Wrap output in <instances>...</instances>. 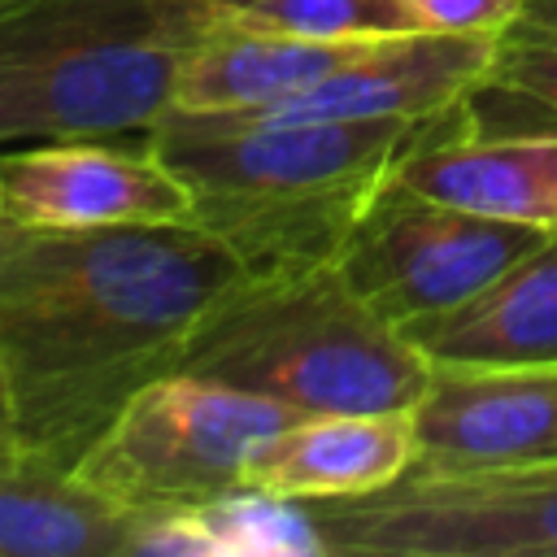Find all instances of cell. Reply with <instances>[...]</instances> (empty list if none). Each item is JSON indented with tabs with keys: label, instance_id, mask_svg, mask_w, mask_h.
<instances>
[{
	"label": "cell",
	"instance_id": "obj_15",
	"mask_svg": "<svg viewBox=\"0 0 557 557\" xmlns=\"http://www.w3.org/2000/svg\"><path fill=\"white\" fill-rule=\"evenodd\" d=\"M139 522L74 470L0 453V557H135Z\"/></svg>",
	"mask_w": 557,
	"mask_h": 557
},
{
	"label": "cell",
	"instance_id": "obj_6",
	"mask_svg": "<svg viewBox=\"0 0 557 557\" xmlns=\"http://www.w3.org/2000/svg\"><path fill=\"white\" fill-rule=\"evenodd\" d=\"M300 505L322 557H557V466L405 470L374 492Z\"/></svg>",
	"mask_w": 557,
	"mask_h": 557
},
{
	"label": "cell",
	"instance_id": "obj_20",
	"mask_svg": "<svg viewBox=\"0 0 557 557\" xmlns=\"http://www.w3.org/2000/svg\"><path fill=\"white\" fill-rule=\"evenodd\" d=\"M17 448V431H13V400H9V383H4V366H0V453Z\"/></svg>",
	"mask_w": 557,
	"mask_h": 557
},
{
	"label": "cell",
	"instance_id": "obj_16",
	"mask_svg": "<svg viewBox=\"0 0 557 557\" xmlns=\"http://www.w3.org/2000/svg\"><path fill=\"white\" fill-rule=\"evenodd\" d=\"M135 557H322L300 500L235 487L205 505L144 513Z\"/></svg>",
	"mask_w": 557,
	"mask_h": 557
},
{
	"label": "cell",
	"instance_id": "obj_7",
	"mask_svg": "<svg viewBox=\"0 0 557 557\" xmlns=\"http://www.w3.org/2000/svg\"><path fill=\"white\" fill-rule=\"evenodd\" d=\"M544 235L548 231L426 200L387 178L344 244L339 274L379 318L405 331L474 296Z\"/></svg>",
	"mask_w": 557,
	"mask_h": 557
},
{
	"label": "cell",
	"instance_id": "obj_2",
	"mask_svg": "<svg viewBox=\"0 0 557 557\" xmlns=\"http://www.w3.org/2000/svg\"><path fill=\"white\" fill-rule=\"evenodd\" d=\"M448 117V113H444ZM440 117L205 126L165 113L148 144L191 187V226L248 274L339 265L357 222Z\"/></svg>",
	"mask_w": 557,
	"mask_h": 557
},
{
	"label": "cell",
	"instance_id": "obj_19",
	"mask_svg": "<svg viewBox=\"0 0 557 557\" xmlns=\"http://www.w3.org/2000/svg\"><path fill=\"white\" fill-rule=\"evenodd\" d=\"M426 30H448V35H509L527 17V0H409Z\"/></svg>",
	"mask_w": 557,
	"mask_h": 557
},
{
	"label": "cell",
	"instance_id": "obj_18",
	"mask_svg": "<svg viewBox=\"0 0 557 557\" xmlns=\"http://www.w3.org/2000/svg\"><path fill=\"white\" fill-rule=\"evenodd\" d=\"M487 91H505L548 117H557V39L509 30L500 35Z\"/></svg>",
	"mask_w": 557,
	"mask_h": 557
},
{
	"label": "cell",
	"instance_id": "obj_12",
	"mask_svg": "<svg viewBox=\"0 0 557 557\" xmlns=\"http://www.w3.org/2000/svg\"><path fill=\"white\" fill-rule=\"evenodd\" d=\"M409 409L296 413L248 453L239 483L287 500H335L396 483L413 470Z\"/></svg>",
	"mask_w": 557,
	"mask_h": 557
},
{
	"label": "cell",
	"instance_id": "obj_3",
	"mask_svg": "<svg viewBox=\"0 0 557 557\" xmlns=\"http://www.w3.org/2000/svg\"><path fill=\"white\" fill-rule=\"evenodd\" d=\"M178 370L287 413L413 409L431 383L426 357L352 292L339 265L244 274L196 322Z\"/></svg>",
	"mask_w": 557,
	"mask_h": 557
},
{
	"label": "cell",
	"instance_id": "obj_5",
	"mask_svg": "<svg viewBox=\"0 0 557 557\" xmlns=\"http://www.w3.org/2000/svg\"><path fill=\"white\" fill-rule=\"evenodd\" d=\"M283 405L170 370L148 379L74 461V474L135 513L187 509L226 496L257 440L278 431Z\"/></svg>",
	"mask_w": 557,
	"mask_h": 557
},
{
	"label": "cell",
	"instance_id": "obj_9",
	"mask_svg": "<svg viewBox=\"0 0 557 557\" xmlns=\"http://www.w3.org/2000/svg\"><path fill=\"white\" fill-rule=\"evenodd\" d=\"M413 413V470L557 466V366H435Z\"/></svg>",
	"mask_w": 557,
	"mask_h": 557
},
{
	"label": "cell",
	"instance_id": "obj_17",
	"mask_svg": "<svg viewBox=\"0 0 557 557\" xmlns=\"http://www.w3.org/2000/svg\"><path fill=\"white\" fill-rule=\"evenodd\" d=\"M218 17L244 30H274L331 44H370L426 30L409 0H218Z\"/></svg>",
	"mask_w": 557,
	"mask_h": 557
},
{
	"label": "cell",
	"instance_id": "obj_21",
	"mask_svg": "<svg viewBox=\"0 0 557 557\" xmlns=\"http://www.w3.org/2000/svg\"><path fill=\"white\" fill-rule=\"evenodd\" d=\"M17 231H22V226H17L13 218H4V213H0V252H4V248L17 239Z\"/></svg>",
	"mask_w": 557,
	"mask_h": 557
},
{
	"label": "cell",
	"instance_id": "obj_10",
	"mask_svg": "<svg viewBox=\"0 0 557 557\" xmlns=\"http://www.w3.org/2000/svg\"><path fill=\"white\" fill-rule=\"evenodd\" d=\"M4 218L17 226H161L191 222V187L144 144L139 152L104 139H48L0 157Z\"/></svg>",
	"mask_w": 557,
	"mask_h": 557
},
{
	"label": "cell",
	"instance_id": "obj_13",
	"mask_svg": "<svg viewBox=\"0 0 557 557\" xmlns=\"http://www.w3.org/2000/svg\"><path fill=\"white\" fill-rule=\"evenodd\" d=\"M426 366H557V231L461 305L405 326Z\"/></svg>",
	"mask_w": 557,
	"mask_h": 557
},
{
	"label": "cell",
	"instance_id": "obj_1",
	"mask_svg": "<svg viewBox=\"0 0 557 557\" xmlns=\"http://www.w3.org/2000/svg\"><path fill=\"white\" fill-rule=\"evenodd\" d=\"M244 274L191 222L22 226L0 252V366L17 448L74 470L148 379L178 370L196 322Z\"/></svg>",
	"mask_w": 557,
	"mask_h": 557
},
{
	"label": "cell",
	"instance_id": "obj_8",
	"mask_svg": "<svg viewBox=\"0 0 557 557\" xmlns=\"http://www.w3.org/2000/svg\"><path fill=\"white\" fill-rule=\"evenodd\" d=\"M500 39L413 30L370 44L361 57L326 74L322 83L257 109V113H178L205 126H261V122H361L405 117L431 122L474 100L496 65Z\"/></svg>",
	"mask_w": 557,
	"mask_h": 557
},
{
	"label": "cell",
	"instance_id": "obj_14",
	"mask_svg": "<svg viewBox=\"0 0 557 557\" xmlns=\"http://www.w3.org/2000/svg\"><path fill=\"white\" fill-rule=\"evenodd\" d=\"M379 44V39H370ZM370 44H331V39H300L274 30H244L218 22L205 39H196L178 65L170 113H257L270 109L352 57Z\"/></svg>",
	"mask_w": 557,
	"mask_h": 557
},
{
	"label": "cell",
	"instance_id": "obj_4",
	"mask_svg": "<svg viewBox=\"0 0 557 557\" xmlns=\"http://www.w3.org/2000/svg\"><path fill=\"white\" fill-rule=\"evenodd\" d=\"M218 0H39L0 13V139L152 131Z\"/></svg>",
	"mask_w": 557,
	"mask_h": 557
},
{
	"label": "cell",
	"instance_id": "obj_11",
	"mask_svg": "<svg viewBox=\"0 0 557 557\" xmlns=\"http://www.w3.org/2000/svg\"><path fill=\"white\" fill-rule=\"evenodd\" d=\"M474 100L405 152L392 183L500 222L557 231V131H479Z\"/></svg>",
	"mask_w": 557,
	"mask_h": 557
},
{
	"label": "cell",
	"instance_id": "obj_22",
	"mask_svg": "<svg viewBox=\"0 0 557 557\" xmlns=\"http://www.w3.org/2000/svg\"><path fill=\"white\" fill-rule=\"evenodd\" d=\"M0 213H4V178H0Z\"/></svg>",
	"mask_w": 557,
	"mask_h": 557
}]
</instances>
